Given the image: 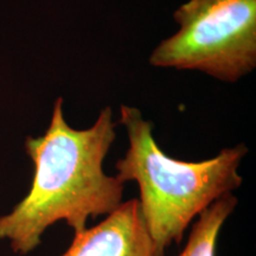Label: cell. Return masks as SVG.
Returning <instances> with one entry per match:
<instances>
[{
	"label": "cell",
	"instance_id": "cell-1",
	"mask_svg": "<svg viewBox=\"0 0 256 256\" xmlns=\"http://www.w3.org/2000/svg\"><path fill=\"white\" fill-rule=\"evenodd\" d=\"M115 126L113 110L106 107L92 127H70L63 98H57L46 134L25 140L34 165L30 191L11 214L0 217V240H10L12 250L26 255L36 249L44 232L58 220L75 234L82 232L89 217L110 215L122 203L124 183L104 172Z\"/></svg>",
	"mask_w": 256,
	"mask_h": 256
},
{
	"label": "cell",
	"instance_id": "cell-2",
	"mask_svg": "<svg viewBox=\"0 0 256 256\" xmlns=\"http://www.w3.org/2000/svg\"><path fill=\"white\" fill-rule=\"evenodd\" d=\"M128 150L115 164V176L140 188V211L154 246L156 256H165L172 243L183 241L192 220L224 194L241 186L238 168L248 153L244 144L220 150L214 158L198 162L171 158L162 152L151 121L136 107H120Z\"/></svg>",
	"mask_w": 256,
	"mask_h": 256
},
{
	"label": "cell",
	"instance_id": "cell-3",
	"mask_svg": "<svg viewBox=\"0 0 256 256\" xmlns=\"http://www.w3.org/2000/svg\"><path fill=\"white\" fill-rule=\"evenodd\" d=\"M174 17L179 30L152 51L151 66L232 83L255 69L256 0H188Z\"/></svg>",
	"mask_w": 256,
	"mask_h": 256
},
{
	"label": "cell",
	"instance_id": "cell-4",
	"mask_svg": "<svg viewBox=\"0 0 256 256\" xmlns=\"http://www.w3.org/2000/svg\"><path fill=\"white\" fill-rule=\"evenodd\" d=\"M60 256H156L139 200L122 202L98 226L76 232Z\"/></svg>",
	"mask_w": 256,
	"mask_h": 256
},
{
	"label": "cell",
	"instance_id": "cell-5",
	"mask_svg": "<svg viewBox=\"0 0 256 256\" xmlns=\"http://www.w3.org/2000/svg\"><path fill=\"white\" fill-rule=\"evenodd\" d=\"M238 202L232 194H226L202 211L192 226L186 246L178 256H216L218 234Z\"/></svg>",
	"mask_w": 256,
	"mask_h": 256
}]
</instances>
